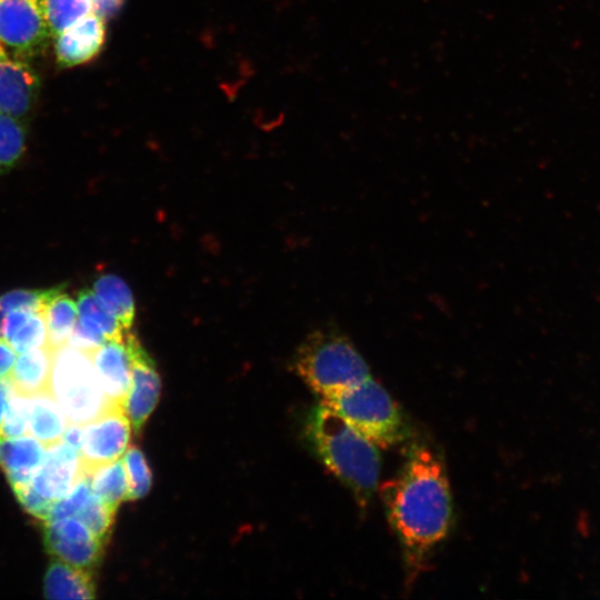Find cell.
Segmentation results:
<instances>
[{
  "instance_id": "15",
  "label": "cell",
  "mask_w": 600,
  "mask_h": 600,
  "mask_svg": "<svg viewBox=\"0 0 600 600\" xmlns=\"http://www.w3.org/2000/svg\"><path fill=\"white\" fill-rule=\"evenodd\" d=\"M44 597L48 599H93L94 582L89 570L73 567L59 559L50 562L44 576Z\"/></svg>"
},
{
  "instance_id": "2",
  "label": "cell",
  "mask_w": 600,
  "mask_h": 600,
  "mask_svg": "<svg viewBox=\"0 0 600 600\" xmlns=\"http://www.w3.org/2000/svg\"><path fill=\"white\" fill-rule=\"evenodd\" d=\"M307 436L323 464L366 508L379 482L378 446L322 401L309 414Z\"/></svg>"
},
{
  "instance_id": "32",
  "label": "cell",
  "mask_w": 600,
  "mask_h": 600,
  "mask_svg": "<svg viewBox=\"0 0 600 600\" xmlns=\"http://www.w3.org/2000/svg\"><path fill=\"white\" fill-rule=\"evenodd\" d=\"M82 437H83V426L68 422L62 437L61 441L69 444L73 449L80 452L81 444H82Z\"/></svg>"
},
{
  "instance_id": "4",
  "label": "cell",
  "mask_w": 600,
  "mask_h": 600,
  "mask_svg": "<svg viewBox=\"0 0 600 600\" xmlns=\"http://www.w3.org/2000/svg\"><path fill=\"white\" fill-rule=\"evenodd\" d=\"M321 401L378 447H392L408 437L399 406L372 377Z\"/></svg>"
},
{
  "instance_id": "16",
  "label": "cell",
  "mask_w": 600,
  "mask_h": 600,
  "mask_svg": "<svg viewBox=\"0 0 600 600\" xmlns=\"http://www.w3.org/2000/svg\"><path fill=\"white\" fill-rule=\"evenodd\" d=\"M52 353L48 343L21 352L9 377L13 388L27 396L49 390Z\"/></svg>"
},
{
  "instance_id": "34",
  "label": "cell",
  "mask_w": 600,
  "mask_h": 600,
  "mask_svg": "<svg viewBox=\"0 0 600 600\" xmlns=\"http://www.w3.org/2000/svg\"><path fill=\"white\" fill-rule=\"evenodd\" d=\"M8 56L7 52L4 51V49L1 47L0 44V59H2L3 57Z\"/></svg>"
},
{
  "instance_id": "29",
  "label": "cell",
  "mask_w": 600,
  "mask_h": 600,
  "mask_svg": "<svg viewBox=\"0 0 600 600\" xmlns=\"http://www.w3.org/2000/svg\"><path fill=\"white\" fill-rule=\"evenodd\" d=\"M12 490L26 511L41 521L48 520L53 502L42 497L31 482Z\"/></svg>"
},
{
  "instance_id": "28",
  "label": "cell",
  "mask_w": 600,
  "mask_h": 600,
  "mask_svg": "<svg viewBox=\"0 0 600 600\" xmlns=\"http://www.w3.org/2000/svg\"><path fill=\"white\" fill-rule=\"evenodd\" d=\"M30 396L17 391L12 386L0 436L20 437L28 432Z\"/></svg>"
},
{
  "instance_id": "18",
  "label": "cell",
  "mask_w": 600,
  "mask_h": 600,
  "mask_svg": "<svg viewBox=\"0 0 600 600\" xmlns=\"http://www.w3.org/2000/svg\"><path fill=\"white\" fill-rule=\"evenodd\" d=\"M68 419L49 390L30 396L28 432L46 447L61 440Z\"/></svg>"
},
{
  "instance_id": "26",
  "label": "cell",
  "mask_w": 600,
  "mask_h": 600,
  "mask_svg": "<svg viewBox=\"0 0 600 600\" xmlns=\"http://www.w3.org/2000/svg\"><path fill=\"white\" fill-rule=\"evenodd\" d=\"M62 286L50 289H17L0 296V317L14 310L43 311L48 300Z\"/></svg>"
},
{
  "instance_id": "20",
  "label": "cell",
  "mask_w": 600,
  "mask_h": 600,
  "mask_svg": "<svg viewBox=\"0 0 600 600\" xmlns=\"http://www.w3.org/2000/svg\"><path fill=\"white\" fill-rule=\"evenodd\" d=\"M42 314L48 344L52 348L66 344L78 320L77 302L60 289L48 300Z\"/></svg>"
},
{
  "instance_id": "3",
  "label": "cell",
  "mask_w": 600,
  "mask_h": 600,
  "mask_svg": "<svg viewBox=\"0 0 600 600\" xmlns=\"http://www.w3.org/2000/svg\"><path fill=\"white\" fill-rule=\"evenodd\" d=\"M293 367L321 399L371 377L368 363L353 342L336 328H322L308 334L296 351Z\"/></svg>"
},
{
  "instance_id": "30",
  "label": "cell",
  "mask_w": 600,
  "mask_h": 600,
  "mask_svg": "<svg viewBox=\"0 0 600 600\" xmlns=\"http://www.w3.org/2000/svg\"><path fill=\"white\" fill-rule=\"evenodd\" d=\"M16 353L11 344L0 336V379L10 377L17 359Z\"/></svg>"
},
{
  "instance_id": "11",
  "label": "cell",
  "mask_w": 600,
  "mask_h": 600,
  "mask_svg": "<svg viewBox=\"0 0 600 600\" xmlns=\"http://www.w3.org/2000/svg\"><path fill=\"white\" fill-rule=\"evenodd\" d=\"M39 87L38 76L23 60L0 59V113L22 120L32 110Z\"/></svg>"
},
{
  "instance_id": "25",
  "label": "cell",
  "mask_w": 600,
  "mask_h": 600,
  "mask_svg": "<svg viewBox=\"0 0 600 600\" xmlns=\"http://www.w3.org/2000/svg\"><path fill=\"white\" fill-rule=\"evenodd\" d=\"M122 461L128 479V500L143 498L152 483L151 471L144 454L138 447H130L123 453Z\"/></svg>"
},
{
  "instance_id": "27",
  "label": "cell",
  "mask_w": 600,
  "mask_h": 600,
  "mask_svg": "<svg viewBox=\"0 0 600 600\" xmlns=\"http://www.w3.org/2000/svg\"><path fill=\"white\" fill-rule=\"evenodd\" d=\"M116 510L101 501L94 493L74 517L82 521L104 543L113 523Z\"/></svg>"
},
{
  "instance_id": "19",
  "label": "cell",
  "mask_w": 600,
  "mask_h": 600,
  "mask_svg": "<svg viewBox=\"0 0 600 600\" xmlns=\"http://www.w3.org/2000/svg\"><path fill=\"white\" fill-rule=\"evenodd\" d=\"M91 290L102 307L120 322L123 329L130 330L136 307L128 284L120 277L106 273L94 280Z\"/></svg>"
},
{
  "instance_id": "14",
  "label": "cell",
  "mask_w": 600,
  "mask_h": 600,
  "mask_svg": "<svg viewBox=\"0 0 600 600\" xmlns=\"http://www.w3.org/2000/svg\"><path fill=\"white\" fill-rule=\"evenodd\" d=\"M46 446L32 436H0V467L12 488L28 484L40 467Z\"/></svg>"
},
{
  "instance_id": "10",
  "label": "cell",
  "mask_w": 600,
  "mask_h": 600,
  "mask_svg": "<svg viewBox=\"0 0 600 600\" xmlns=\"http://www.w3.org/2000/svg\"><path fill=\"white\" fill-rule=\"evenodd\" d=\"M82 476L80 452L60 440L46 447L31 483L42 497L56 502L66 497Z\"/></svg>"
},
{
  "instance_id": "6",
  "label": "cell",
  "mask_w": 600,
  "mask_h": 600,
  "mask_svg": "<svg viewBox=\"0 0 600 600\" xmlns=\"http://www.w3.org/2000/svg\"><path fill=\"white\" fill-rule=\"evenodd\" d=\"M52 38L39 0H0V44L9 56H31Z\"/></svg>"
},
{
  "instance_id": "13",
  "label": "cell",
  "mask_w": 600,
  "mask_h": 600,
  "mask_svg": "<svg viewBox=\"0 0 600 600\" xmlns=\"http://www.w3.org/2000/svg\"><path fill=\"white\" fill-rule=\"evenodd\" d=\"M54 38L56 56L60 66L82 64L101 50L106 38V20L91 12Z\"/></svg>"
},
{
  "instance_id": "22",
  "label": "cell",
  "mask_w": 600,
  "mask_h": 600,
  "mask_svg": "<svg viewBox=\"0 0 600 600\" xmlns=\"http://www.w3.org/2000/svg\"><path fill=\"white\" fill-rule=\"evenodd\" d=\"M76 302L78 320L107 340L122 338L128 331L102 307L91 289L80 291Z\"/></svg>"
},
{
  "instance_id": "33",
  "label": "cell",
  "mask_w": 600,
  "mask_h": 600,
  "mask_svg": "<svg viewBox=\"0 0 600 600\" xmlns=\"http://www.w3.org/2000/svg\"><path fill=\"white\" fill-rule=\"evenodd\" d=\"M12 391V383L10 378L0 379V429L7 411L9 398Z\"/></svg>"
},
{
  "instance_id": "12",
  "label": "cell",
  "mask_w": 600,
  "mask_h": 600,
  "mask_svg": "<svg viewBox=\"0 0 600 600\" xmlns=\"http://www.w3.org/2000/svg\"><path fill=\"white\" fill-rule=\"evenodd\" d=\"M99 382L113 404L123 407L131 383V359L126 340H107L90 353Z\"/></svg>"
},
{
  "instance_id": "5",
  "label": "cell",
  "mask_w": 600,
  "mask_h": 600,
  "mask_svg": "<svg viewBox=\"0 0 600 600\" xmlns=\"http://www.w3.org/2000/svg\"><path fill=\"white\" fill-rule=\"evenodd\" d=\"M49 391L68 422L81 426L113 404L101 388L90 353L67 343L53 348Z\"/></svg>"
},
{
  "instance_id": "17",
  "label": "cell",
  "mask_w": 600,
  "mask_h": 600,
  "mask_svg": "<svg viewBox=\"0 0 600 600\" xmlns=\"http://www.w3.org/2000/svg\"><path fill=\"white\" fill-rule=\"evenodd\" d=\"M0 336L18 353L48 343L47 326L40 311L14 310L1 316Z\"/></svg>"
},
{
  "instance_id": "23",
  "label": "cell",
  "mask_w": 600,
  "mask_h": 600,
  "mask_svg": "<svg viewBox=\"0 0 600 600\" xmlns=\"http://www.w3.org/2000/svg\"><path fill=\"white\" fill-rule=\"evenodd\" d=\"M52 38L92 12L90 0H39Z\"/></svg>"
},
{
  "instance_id": "8",
  "label": "cell",
  "mask_w": 600,
  "mask_h": 600,
  "mask_svg": "<svg viewBox=\"0 0 600 600\" xmlns=\"http://www.w3.org/2000/svg\"><path fill=\"white\" fill-rule=\"evenodd\" d=\"M43 541L48 553L56 559L89 571L99 563L104 546L73 517L43 521Z\"/></svg>"
},
{
  "instance_id": "31",
  "label": "cell",
  "mask_w": 600,
  "mask_h": 600,
  "mask_svg": "<svg viewBox=\"0 0 600 600\" xmlns=\"http://www.w3.org/2000/svg\"><path fill=\"white\" fill-rule=\"evenodd\" d=\"M92 12L103 20L112 17L122 6L123 0H90Z\"/></svg>"
},
{
  "instance_id": "24",
  "label": "cell",
  "mask_w": 600,
  "mask_h": 600,
  "mask_svg": "<svg viewBox=\"0 0 600 600\" xmlns=\"http://www.w3.org/2000/svg\"><path fill=\"white\" fill-rule=\"evenodd\" d=\"M27 132L21 120L0 113V173L11 170L26 151Z\"/></svg>"
},
{
  "instance_id": "21",
  "label": "cell",
  "mask_w": 600,
  "mask_h": 600,
  "mask_svg": "<svg viewBox=\"0 0 600 600\" xmlns=\"http://www.w3.org/2000/svg\"><path fill=\"white\" fill-rule=\"evenodd\" d=\"M93 493L111 509L128 500V479L122 459L97 466L83 473Z\"/></svg>"
},
{
  "instance_id": "9",
  "label": "cell",
  "mask_w": 600,
  "mask_h": 600,
  "mask_svg": "<svg viewBox=\"0 0 600 600\" xmlns=\"http://www.w3.org/2000/svg\"><path fill=\"white\" fill-rule=\"evenodd\" d=\"M126 340L131 359V383L123 409L131 428L139 434L158 403L161 383L153 360L138 338L128 330Z\"/></svg>"
},
{
  "instance_id": "1",
  "label": "cell",
  "mask_w": 600,
  "mask_h": 600,
  "mask_svg": "<svg viewBox=\"0 0 600 600\" xmlns=\"http://www.w3.org/2000/svg\"><path fill=\"white\" fill-rule=\"evenodd\" d=\"M380 496L412 582L452 523L451 490L441 460L426 447H413L396 477L380 486Z\"/></svg>"
},
{
  "instance_id": "7",
  "label": "cell",
  "mask_w": 600,
  "mask_h": 600,
  "mask_svg": "<svg viewBox=\"0 0 600 600\" xmlns=\"http://www.w3.org/2000/svg\"><path fill=\"white\" fill-rule=\"evenodd\" d=\"M131 424L120 404H111L83 426L80 449L83 473L122 458L130 441Z\"/></svg>"
}]
</instances>
